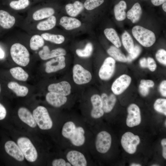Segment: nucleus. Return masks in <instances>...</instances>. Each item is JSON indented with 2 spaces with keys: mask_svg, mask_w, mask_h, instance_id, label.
I'll return each mask as SVG.
<instances>
[{
  "mask_svg": "<svg viewBox=\"0 0 166 166\" xmlns=\"http://www.w3.org/2000/svg\"><path fill=\"white\" fill-rule=\"evenodd\" d=\"M30 3L29 0H14L10 2L9 6L14 10L19 11L26 9Z\"/></svg>",
  "mask_w": 166,
  "mask_h": 166,
  "instance_id": "nucleus-35",
  "label": "nucleus"
},
{
  "mask_svg": "<svg viewBox=\"0 0 166 166\" xmlns=\"http://www.w3.org/2000/svg\"><path fill=\"white\" fill-rule=\"evenodd\" d=\"M11 74L15 79L20 81H26L28 77V74L22 68L14 67L10 69Z\"/></svg>",
  "mask_w": 166,
  "mask_h": 166,
  "instance_id": "nucleus-32",
  "label": "nucleus"
},
{
  "mask_svg": "<svg viewBox=\"0 0 166 166\" xmlns=\"http://www.w3.org/2000/svg\"><path fill=\"white\" fill-rule=\"evenodd\" d=\"M107 52L108 54L115 60L124 62L127 61L126 57L115 46H110Z\"/></svg>",
  "mask_w": 166,
  "mask_h": 166,
  "instance_id": "nucleus-31",
  "label": "nucleus"
},
{
  "mask_svg": "<svg viewBox=\"0 0 166 166\" xmlns=\"http://www.w3.org/2000/svg\"><path fill=\"white\" fill-rule=\"evenodd\" d=\"M18 115L20 119L30 127L34 128L36 126L37 124L33 115L27 108H20L18 111Z\"/></svg>",
  "mask_w": 166,
  "mask_h": 166,
  "instance_id": "nucleus-22",
  "label": "nucleus"
},
{
  "mask_svg": "<svg viewBox=\"0 0 166 166\" xmlns=\"http://www.w3.org/2000/svg\"><path fill=\"white\" fill-rule=\"evenodd\" d=\"M7 86L9 89L12 90L18 97H25L28 93L29 90L26 87L20 85L14 81L9 82Z\"/></svg>",
  "mask_w": 166,
  "mask_h": 166,
  "instance_id": "nucleus-28",
  "label": "nucleus"
},
{
  "mask_svg": "<svg viewBox=\"0 0 166 166\" xmlns=\"http://www.w3.org/2000/svg\"><path fill=\"white\" fill-rule=\"evenodd\" d=\"M45 40L40 34H34L30 38V47L33 51H36L44 46Z\"/></svg>",
  "mask_w": 166,
  "mask_h": 166,
  "instance_id": "nucleus-29",
  "label": "nucleus"
},
{
  "mask_svg": "<svg viewBox=\"0 0 166 166\" xmlns=\"http://www.w3.org/2000/svg\"><path fill=\"white\" fill-rule=\"evenodd\" d=\"M152 166H159V165H156V164H155V165H152Z\"/></svg>",
  "mask_w": 166,
  "mask_h": 166,
  "instance_id": "nucleus-54",
  "label": "nucleus"
},
{
  "mask_svg": "<svg viewBox=\"0 0 166 166\" xmlns=\"http://www.w3.org/2000/svg\"><path fill=\"white\" fill-rule=\"evenodd\" d=\"M162 7L163 10L165 12H166V3L164 2L163 4Z\"/></svg>",
  "mask_w": 166,
  "mask_h": 166,
  "instance_id": "nucleus-51",
  "label": "nucleus"
},
{
  "mask_svg": "<svg viewBox=\"0 0 166 166\" xmlns=\"http://www.w3.org/2000/svg\"><path fill=\"white\" fill-rule=\"evenodd\" d=\"M5 56V53L4 51L0 47V58H3Z\"/></svg>",
  "mask_w": 166,
  "mask_h": 166,
  "instance_id": "nucleus-50",
  "label": "nucleus"
},
{
  "mask_svg": "<svg viewBox=\"0 0 166 166\" xmlns=\"http://www.w3.org/2000/svg\"><path fill=\"white\" fill-rule=\"evenodd\" d=\"M33 115L39 128L42 130L51 129L53 122L47 109L44 106H39L34 109Z\"/></svg>",
  "mask_w": 166,
  "mask_h": 166,
  "instance_id": "nucleus-4",
  "label": "nucleus"
},
{
  "mask_svg": "<svg viewBox=\"0 0 166 166\" xmlns=\"http://www.w3.org/2000/svg\"><path fill=\"white\" fill-rule=\"evenodd\" d=\"M66 162L65 160L60 158L54 160L52 162L53 166H66Z\"/></svg>",
  "mask_w": 166,
  "mask_h": 166,
  "instance_id": "nucleus-43",
  "label": "nucleus"
},
{
  "mask_svg": "<svg viewBox=\"0 0 166 166\" xmlns=\"http://www.w3.org/2000/svg\"><path fill=\"white\" fill-rule=\"evenodd\" d=\"M131 78L126 74H123L118 77L113 83L111 90L115 95H119L124 92L129 86Z\"/></svg>",
  "mask_w": 166,
  "mask_h": 166,
  "instance_id": "nucleus-11",
  "label": "nucleus"
},
{
  "mask_svg": "<svg viewBox=\"0 0 166 166\" xmlns=\"http://www.w3.org/2000/svg\"><path fill=\"white\" fill-rule=\"evenodd\" d=\"M66 53L65 50L63 48H57L50 51L48 46L44 45L42 49L39 51L38 54L42 60H46L59 56L65 55Z\"/></svg>",
  "mask_w": 166,
  "mask_h": 166,
  "instance_id": "nucleus-16",
  "label": "nucleus"
},
{
  "mask_svg": "<svg viewBox=\"0 0 166 166\" xmlns=\"http://www.w3.org/2000/svg\"><path fill=\"white\" fill-rule=\"evenodd\" d=\"M115 60L111 57L106 58L99 70L98 75L102 80H107L113 75L115 67Z\"/></svg>",
  "mask_w": 166,
  "mask_h": 166,
  "instance_id": "nucleus-9",
  "label": "nucleus"
},
{
  "mask_svg": "<svg viewBox=\"0 0 166 166\" xmlns=\"http://www.w3.org/2000/svg\"><path fill=\"white\" fill-rule=\"evenodd\" d=\"M90 101L93 106L90 114L92 117L97 119L102 117L104 114L101 97L97 94L93 95Z\"/></svg>",
  "mask_w": 166,
  "mask_h": 166,
  "instance_id": "nucleus-15",
  "label": "nucleus"
},
{
  "mask_svg": "<svg viewBox=\"0 0 166 166\" xmlns=\"http://www.w3.org/2000/svg\"><path fill=\"white\" fill-rule=\"evenodd\" d=\"M104 2V0H86L84 7L87 10H91L99 6Z\"/></svg>",
  "mask_w": 166,
  "mask_h": 166,
  "instance_id": "nucleus-38",
  "label": "nucleus"
},
{
  "mask_svg": "<svg viewBox=\"0 0 166 166\" xmlns=\"http://www.w3.org/2000/svg\"><path fill=\"white\" fill-rule=\"evenodd\" d=\"M56 24V18L52 15L46 18L35 22L33 25V29L36 31H45L53 28Z\"/></svg>",
  "mask_w": 166,
  "mask_h": 166,
  "instance_id": "nucleus-18",
  "label": "nucleus"
},
{
  "mask_svg": "<svg viewBox=\"0 0 166 166\" xmlns=\"http://www.w3.org/2000/svg\"><path fill=\"white\" fill-rule=\"evenodd\" d=\"M132 32L135 39L144 46L149 47L155 42L156 37L154 33L141 26H134Z\"/></svg>",
  "mask_w": 166,
  "mask_h": 166,
  "instance_id": "nucleus-3",
  "label": "nucleus"
},
{
  "mask_svg": "<svg viewBox=\"0 0 166 166\" xmlns=\"http://www.w3.org/2000/svg\"><path fill=\"white\" fill-rule=\"evenodd\" d=\"M44 40L56 44L62 43L65 40V38L62 35L48 33L40 34Z\"/></svg>",
  "mask_w": 166,
  "mask_h": 166,
  "instance_id": "nucleus-33",
  "label": "nucleus"
},
{
  "mask_svg": "<svg viewBox=\"0 0 166 166\" xmlns=\"http://www.w3.org/2000/svg\"><path fill=\"white\" fill-rule=\"evenodd\" d=\"M154 107L155 109L159 113L166 115V99L159 98L155 101Z\"/></svg>",
  "mask_w": 166,
  "mask_h": 166,
  "instance_id": "nucleus-37",
  "label": "nucleus"
},
{
  "mask_svg": "<svg viewBox=\"0 0 166 166\" xmlns=\"http://www.w3.org/2000/svg\"><path fill=\"white\" fill-rule=\"evenodd\" d=\"M17 143L27 160L32 162L37 160V151L30 139L26 137H21L18 139Z\"/></svg>",
  "mask_w": 166,
  "mask_h": 166,
  "instance_id": "nucleus-5",
  "label": "nucleus"
},
{
  "mask_svg": "<svg viewBox=\"0 0 166 166\" xmlns=\"http://www.w3.org/2000/svg\"><path fill=\"white\" fill-rule=\"evenodd\" d=\"M45 70L47 73L55 72L63 69L66 65L64 56H58L47 61Z\"/></svg>",
  "mask_w": 166,
  "mask_h": 166,
  "instance_id": "nucleus-12",
  "label": "nucleus"
},
{
  "mask_svg": "<svg viewBox=\"0 0 166 166\" xmlns=\"http://www.w3.org/2000/svg\"><path fill=\"white\" fill-rule=\"evenodd\" d=\"M104 33L107 38L116 47L118 48L121 46L120 38L115 30L113 28H106Z\"/></svg>",
  "mask_w": 166,
  "mask_h": 166,
  "instance_id": "nucleus-30",
  "label": "nucleus"
},
{
  "mask_svg": "<svg viewBox=\"0 0 166 166\" xmlns=\"http://www.w3.org/2000/svg\"><path fill=\"white\" fill-rule=\"evenodd\" d=\"M140 84H143L149 88L153 87L155 84L154 81L152 80L143 79L141 80Z\"/></svg>",
  "mask_w": 166,
  "mask_h": 166,
  "instance_id": "nucleus-45",
  "label": "nucleus"
},
{
  "mask_svg": "<svg viewBox=\"0 0 166 166\" xmlns=\"http://www.w3.org/2000/svg\"><path fill=\"white\" fill-rule=\"evenodd\" d=\"M18 22L17 17L7 11L0 10V26L3 28L8 30L15 26Z\"/></svg>",
  "mask_w": 166,
  "mask_h": 166,
  "instance_id": "nucleus-14",
  "label": "nucleus"
},
{
  "mask_svg": "<svg viewBox=\"0 0 166 166\" xmlns=\"http://www.w3.org/2000/svg\"><path fill=\"white\" fill-rule=\"evenodd\" d=\"M59 24L65 29L70 30L79 27L81 23L76 18L64 16L61 18Z\"/></svg>",
  "mask_w": 166,
  "mask_h": 166,
  "instance_id": "nucleus-24",
  "label": "nucleus"
},
{
  "mask_svg": "<svg viewBox=\"0 0 166 166\" xmlns=\"http://www.w3.org/2000/svg\"><path fill=\"white\" fill-rule=\"evenodd\" d=\"M73 77L76 84L81 85L89 82L92 79V76L88 70L81 65L77 64L73 67Z\"/></svg>",
  "mask_w": 166,
  "mask_h": 166,
  "instance_id": "nucleus-7",
  "label": "nucleus"
},
{
  "mask_svg": "<svg viewBox=\"0 0 166 166\" xmlns=\"http://www.w3.org/2000/svg\"><path fill=\"white\" fill-rule=\"evenodd\" d=\"M147 67L151 71H155L156 68V65L154 59L151 57H148L147 59Z\"/></svg>",
  "mask_w": 166,
  "mask_h": 166,
  "instance_id": "nucleus-41",
  "label": "nucleus"
},
{
  "mask_svg": "<svg viewBox=\"0 0 166 166\" xmlns=\"http://www.w3.org/2000/svg\"><path fill=\"white\" fill-rule=\"evenodd\" d=\"M140 140L139 136L130 132H127L122 136L121 143L125 151L130 154L136 152L137 146L139 144Z\"/></svg>",
  "mask_w": 166,
  "mask_h": 166,
  "instance_id": "nucleus-6",
  "label": "nucleus"
},
{
  "mask_svg": "<svg viewBox=\"0 0 166 166\" xmlns=\"http://www.w3.org/2000/svg\"><path fill=\"white\" fill-rule=\"evenodd\" d=\"M127 111V125L129 127H132L139 125L141 122V118L139 107L135 104H131L128 107Z\"/></svg>",
  "mask_w": 166,
  "mask_h": 166,
  "instance_id": "nucleus-10",
  "label": "nucleus"
},
{
  "mask_svg": "<svg viewBox=\"0 0 166 166\" xmlns=\"http://www.w3.org/2000/svg\"><path fill=\"white\" fill-rule=\"evenodd\" d=\"M141 51V47L138 45L134 46L132 52L127 57V61L130 62L136 59L140 54Z\"/></svg>",
  "mask_w": 166,
  "mask_h": 166,
  "instance_id": "nucleus-39",
  "label": "nucleus"
},
{
  "mask_svg": "<svg viewBox=\"0 0 166 166\" xmlns=\"http://www.w3.org/2000/svg\"><path fill=\"white\" fill-rule=\"evenodd\" d=\"M10 52L12 60L17 64L25 66L29 64L30 54L27 48L22 44L13 43L11 46Z\"/></svg>",
  "mask_w": 166,
  "mask_h": 166,
  "instance_id": "nucleus-2",
  "label": "nucleus"
},
{
  "mask_svg": "<svg viewBox=\"0 0 166 166\" xmlns=\"http://www.w3.org/2000/svg\"><path fill=\"white\" fill-rule=\"evenodd\" d=\"M140 66L143 68L147 67V59L145 57L141 58L140 61Z\"/></svg>",
  "mask_w": 166,
  "mask_h": 166,
  "instance_id": "nucleus-48",
  "label": "nucleus"
},
{
  "mask_svg": "<svg viewBox=\"0 0 166 166\" xmlns=\"http://www.w3.org/2000/svg\"><path fill=\"white\" fill-rule=\"evenodd\" d=\"M55 13L53 8L50 7H45L38 9L29 15V19L31 22H35L53 15Z\"/></svg>",
  "mask_w": 166,
  "mask_h": 166,
  "instance_id": "nucleus-13",
  "label": "nucleus"
},
{
  "mask_svg": "<svg viewBox=\"0 0 166 166\" xmlns=\"http://www.w3.org/2000/svg\"><path fill=\"white\" fill-rule=\"evenodd\" d=\"M130 166H140L141 165L140 164H131Z\"/></svg>",
  "mask_w": 166,
  "mask_h": 166,
  "instance_id": "nucleus-52",
  "label": "nucleus"
},
{
  "mask_svg": "<svg viewBox=\"0 0 166 166\" xmlns=\"http://www.w3.org/2000/svg\"><path fill=\"white\" fill-rule=\"evenodd\" d=\"M67 14L71 17L77 16L84 9V5L82 3L76 1L73 3L67 4L65 7Z\"/></svg>",
  "mask_w": 166,
  "mask_h": 166,
  "instance_id": "nucleus-26",
  "label": "nucleus"
},
{
  "mask_svg": "<svg viewBox=\"0 0 166 166\" xmlns=\"http://www.w3.org/2000/svg\"><path fill=\"white\" fill-rule=\"evenodd\" d=\"M157 60L160 63L166 65V51L163 49H160L157 51L156 54Z\"/></svg>",
  "mask_w": 166,
  "mask_h": 166,
  "instance_id": "nucleus-40",
  "label": "nucleus"
},
{
  "mask_svg": "<svg viewBox=\"0 0 166 166\" xmlns=\"http://www.w3.org/2000/svg\"><path fill=\"white\" fill-rule=\"evenodd\" d=\"M71 89V87L70 84L66 81L51 84L48 87L49 92L57 93L65 96H67L70 94Z\"/></svg>",
  "mask_w": 166,
  "mask_h": 166,
  "instance_id": "nucleus-19",
  "label": "nucleus"
},
{
  "mask_svg": "<svg viewBox=\"0 0 166 166\" xmlns=\"http://www.w3.org/2000/svg\"><path fill=\"white\" fill-rule=\"evenodd\" d=\"M101 97L102 104V109L104 112L109 113L110 112L116 104L117 100L116 97L113 94L108 96L105 93H103Z\"/></svg>",
  "mask_w": 166,
  "mask_h": 166,
  "instance_id": "nucleus-23",
  "label": "nucleus"
},
{
  "mask_svg": "<svg viewBox=\"0 0 166 166\" xmlns=\"http://www.w3.org/2000/svg\"><path fill=\"white\" fill-rule=\"evenodd\" d=\"M69 162L73 166H86L87 161L84 155L81 152L71 150L68 152L66 156Z\"/></svg>",
  "mask_w": 166,
  "mask_h": 166,
  "instance_id": "nucleus-17",
  "label": "nucleus"
},
{
  "mask_svg": "<svg viewBox=\"0 0 166 166\" xmlns=\"http://www.w3.org/2000/svg\"><path fill=\"white\" fill-rule=\"evenodd\" d=\"M61 133L64 137L69 139L75 146H82L85 142V131L84 128L80 126L77 127L72 121H69L64 124Z\"/></svg>",
  "mask_w": 166,
  "mask_h": 166,
  "instance_id": "nucleus-1",
  "label": "nucleus"
},
{
  "mask_svg": "<svg viewBox=\"0 0 166 166\" xmlns=\"http://www.w3.org/2000/svg\"><path fill=\"white\" fill-rule=\"evenodd\" d=\"M122 41L125 49L129 53L132 51L134 46L133 39L126 31H125L122 35Z\"/></svg>",
  "mask_w": 166,
  "mask_h": 166,
  "instance_id": "nucleus-34",
  "label": "nucleus"
},
{
  "mask_svg": "<svg viewBox=\"0 0 166 166\" xmlns=\"http://www.w3.org/2000/svg\"><path fill=\"white\" fill-rule=\"evenodd\" d=\"M159 90L161 95L164 97L166 96V81H162L159 85Z\"/></svg>",
  "mask_w": 166,
  "mask_h": 166,
  "instance_id": "nucleus-44",
  "label": "nucleus"
},
{
  "mask_svg": "<svg viewBox=\"0 0 166 166\" xmlns=\"http://www.w3.org/2000/svg\"><path fill=\"white\" fill-rule=\"evenodd\" d=\"M6 114V108L0 103V120L5 118Z\"/></svg>",
  "mask_w": 166,
  "mask_h": 166,
  "instance_id": "nucleus-46",
  "label": "nucleus"
},
{
  "mask_svg": "<svg viewBox=\"0 0 166 166\" xmlns=\"http://www.w3.org/2000/svg\"><path fill=\"white\" fill-rule=\"evenodd\" d=\"M6 152L16 160L22 161L24 160V156L18 145L13 141H7L4 145Z\"/></svg>",
  "mask_w": 166,
  "mask_h": 166,
  "instance_id": "nucleus-20",
  "label": "nucleus"
},
{
  "mask_svg": "<svg viewBox=\"0 0 166 166\" xmlns=\"http://www.w3.org/2000/svg\"><path fill=\"white\" fill-rule=\"evenodd\" d=\"M127 8L126 2L120 1L114 7V13L116 19L119 21L124 20L126 18V13L125 10Z\"/></svg>",
  "mask_w": 166,
  "mask_h": 166,
  "instance_id": "nucleus-27",
  "label": "nucleus"
},
{
  "mask_svg": "<svg viewBox=\"0 0 166 166\" xmlns=\"http://www.w3.org/2000/svg\"><path fill=\"white\" fill-rule=\"evenodd\" d=\"M142 10L139 3H135L127 12V16L133 23L139 21L142 14Z\"/></svg>",
  "mask_w": 166,
  "mask_h": 166,
  "instance_id": "nucleus-25",
  "label": "nucleus"
},
{
  "mask_svg": "<svg viewBox=\"0 0 166 166\" xmlns=\"http://www.w3.org/2000/svg\"><path fill=\"white\" fill-rule=\"evenodd\" d=\"M112 142L110 134L105 131L99 132L96 137L95 146L97 151L101 153L107 152L110 149Z\"/></svg>",
  "mask_w": 166,
  "mask_h": 166,
  "instance_id": "nucleus-8",
  "label": "nucleus"
},
{
  "mask_svg": "<svg viewBox=\"0 0 166 166\" xmlns=\"http://www.w3.org/2000/svg\"><path fill=\"white\" fill-rule=\"evenodd\" d=\"M149 88L146 86L140 84L139 86V90L140 94L143 96H146L149 93Z\"/></svg>",
  "mask_w": 166,
  "mask_h": 166,
  "instance_id": "nucleus-42",
  "label": "nucleus"
},
{
  "mask_svg": "<svg viewBox=\"0 0 166 166\" xmlns=\"http://www.w3.org/2000/svg\"><path fill=\"white\" fill-rule=\"evenodd\" d=\"M93 50V46L91 43H87L83 49H77L76 50L77 54L82 57H89L91 55Z\"/></svg>",
  "mask_w": 166,
  "mask_h": 166,
  "instance_id": "nucleus-36",
  "label": "nucleus"
},
{
  "mask_svg": "<svg viewBox=\"0 0 166 166\" xmlns=\"http://www.w3.org/2000/svg\"><path fill=\"white\" fill-rule=\"evenodd\" d=\"M45 98L49 104L55 107L61 106L66 102L67 100L66 96L57 93L50 92L46 94Z\"/></svg>",
  "mask_w": 166,
  "mask_h": 166,
  "instance_id": "nucleus-21",
  "label": "nucleus"
},
{
  "mask_svg": "<svg viewBox=\"0 0 166 166\" xmlns=\"http://www.w3.org/2000/svg\"><path fill=\"white\" fill-rule=\"evenodd\" d=\"M161 144L163 147L162 155L165 159H166V139H164L161 140Z\"/></svg>",
  "mask_w": 166,
  "mask_h": 166,
  "instance_id": "nucleus-47",
  "label": "nucleus"
},
{
  "mask_svg": "<svg viewBox=\"0 0 166 166\" xmlns=\"http://www.w3.org/2000/svg\"><path fill=\"white\" fill-rule=\"evenodd\" d=\"M166 0H151L152 3L154 6H158L165 2Z\"/></svg>",
  "mask_w": 166,
  "mask_h": 166,
  "instance_id": "nucleus-49",
  "label": "nucleus"
},
{
  "mask_svg": "<svg viewBox=\"0 0 166 166\" xmlns=\"http://www.w3.org/2000/svg\"><path fill=\"white\" fill-rule=\"evenodd\" d=\"M1 85L0 84V93L1 92Z\"/></svg>",
  "mask_w": 166,
  "mask_h": 166,
  "instance_id": "nucleus-53",
  "label": "nucleus"
}]
</instances>
